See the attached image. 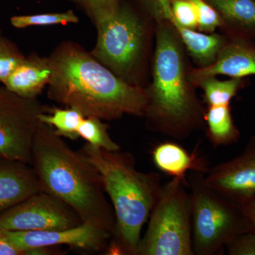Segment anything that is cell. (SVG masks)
Wrapping results in <instances>:
<instances>
[{"mask_svg":"<svg viewBox=\"0 0 255 255\" xmlns=\"http://www.w3.org/2000/svg\"><path fill=\"white\" fill-rule=\"evenodd\" d=\"M151 81L145 87L146 127L151 131L183 140L206 126V110L190 80L189 55L169 21L156 22Z\"/></svg>","mask_w":255,"mask_h":255,"instance_id":"obj_1","label":"cell"},{"mask_svg":"<svg viewBox=\"0 0 255 255\" xmlns=\"http://www.w3.org/2000/svg\"><path fill=\"white\" fill-rule=\"evenodd\" d=\"M49 59L50 100L102 120H116L124 115L144 117L145 88L119 78L92 54L65 44Z\"/></svg>","mask_w":255,"mask_h":255,"instance_id":"obj_2","label":"cell"},{"mask_svg":"<svg viewBox=\"0 0 255 255\" xmlns=\"http://www.w3.org/2000/svg\"><path fill=\"white\" fill-rule=\"evenodd\" d=\"M31 165L42 191L68 204L83 223L114 236L115 214L106 196L100 172L80 150H74L48 124H38L32 146Z\"/></svg>","mask_w":255,"mask_h":255,"instance_id":"obj_3","label":"cell"},{"mask_svg":"<svg viewBox=\"0 0 255 255\" xmlns=\"http://www.w3.org/2000/svg\"><path fill=\"white\" fill-rule=\"evenodd\" d=\"M100 172L116 217L112 254L135 255L141 231L162 190L159 172H142L128 152L109 151L85 144L80 149Z\"/></svg>","mask_w":255,"mask_h":255,"instance_id":"obj_4","label":"cell"},{"mask_svg":"<svg viewBox=\"0 0 255 255\" xmlns=\"http://www.w3.org/2000/svg\"><path fill=\"white\" fill-rule=\"evenodd\" d=\"M93 19L98 37L92 56L126 82L143 87L140 80L150 58L155 23L124 1Z\"/></svg>","mask_w":255,"mask_h":255,"instance_id":"obj_5","label":"cell"},{"mask_svg":"<svg viewBox=\"0 0 255 255\" xmlns=\"http://www.w3.org/2000/svg\"><path fill=\"white\" fill-rule=\"evenodd\" d=\"M205 173L187 175L194 255H212L243 233L253 231L243 206L208 185Z\"/></svg>","mask_w":255,"mask_h":255,"instance_id":"obj_6","label":"cell"},{"mask_svg":"<svg viewBox=\"0 0 255 255\" xmlns=\"http://www.w3.org/2000/svg\"><path fill=\"white\" fill-rule=\"evenodd\" d=\"M187 177L162 185L135 255H194Z\"/></svg>","mask_w":255,"mask_h":255,"instance_id":"obj_7","label":"cell"},{"mask_svg":"<svg viewBox=\"0 0 255 255\" xmlns=\"http://www.w3.org/2000/svg\"><path fill=\"white\" fill-rule=\"evenodd\" d=\"M46 112L36 98H23L0 87V157L31 164L38 117Z\"/></svg>","mask_w":255,"mask_h":255,"instance_id":"obj_8","label":"cell"},{"mask_svg":"<svg viewBox=\"0 0 255 255\" xmlns=\"http://www.w3.org/2000/svg\"><path fill=\"white\" fill-rule=\"evenodd\" d=\"M82 223L68 204L41 191L0 214V233L65 230Z\"/></svg>","mask_w":255,"mask_h":255,"instance_id":"obj_9","label":"cell"},{"mask_svg":"<svg viewBox=\"0 0 255 255\" xmlns=\"http://www.w3.org/2000/svg\"><path fill=\"white\" fill-rule=\"evenodd\" d=\"M8 241L17 248L21 255L30 251L60 246L90 252L105 251L112 241V233L91 225L82 223L75 228L55 231L4 232Z\"/></svg>","mask_w":255,"mask_h":255,"instance_id":"obj_10","label":"cell"},{"mask_svg":"<svg viewBox=\"0 0 255 255\" xmlns=\"http://www.w3.org/2000/svg\"><path fill=\"white\" fill-rule=\"evenodd\" d=\"M204 179L230 200L244 205L255 196V136L241 155L210 167Z\"/></svg>","mask_w":255,"mask_h":255,"instance_id":"obj_11","label":"cell"},{"mask_svg":"<svg viewBox=\"0 0 255 255\" xmlns=\"http://www.w3.org/2000/svg\"><path fill=\"white\" fill-rule=\"evenodd\" d=\"M227 37V42L212 65L191 69L189 76L195 87L201 80L210 77L226 75L231 78H244L255 75V42Z\"/></svg>","mask_w":255,"mask_h":255,"instance_id":"obj_12","label":"cell"},{"mask_svg":"<svg viewBox=\"0 0 255 255\" xmlns=\"http://www.w3.org/2000/svg\"><path fill=\"white\" fill-rule=\"evenodd\" d=\"M41 191L31 164L0 157V214Z\"/></svg>","mask_w":255,"mask_h":255,"instance_id":"obj_13","label":"cell"},{"mask_svg":"<svg viewBox=\"0 0 255 255\" xmlns=\"http://www.w3.org/2000/svg\"><path fill=\"white\" fill-rule=\"evenodd\" d=\"M51 77L49 58L32 55L23 58L3 85L23 98L36 99L45 86L49 85Z\"/></svg>","mask_w":255,"mask_h":255,"instance_id":"obj_14","label":"cell"},{"mask_svg":"<svg viewBox=\"0 0 255 255\" xmlns=\"http://www.w3.org/2000/svg\"><path fill=\"white\" fill-rule=\"evenodd\" d=\"M222 20L221 31L255 43V0H205Z\"/></svg>","mask_w":255,"mask_h":255,"instance_id":"obj_15","label":"cell"},{"mask_svg":"<svg viewBox=\"0 0 255 255\" xmlns=\"http://www.w3.org/2000/svg\"><path fill=\"white\" fill-rule=\"evenodd\" d=\"M152 157L161 172L172 177L186 178L190 171L206 174L210 168L205 159L196 154V151L189 153L173 142L157 144L152 150Z\"/></svg>","mask_w":255,"mask_h":255,"instance_id":"obj_16","label":"cell"},{"mask_svg":"<svg viewBox=\"0 0 255 255\" xmlns=\"http://www.w3.org/2000/svg\"><path fill=\"white\" fill-rule=\"evenodd\" d=\"M205 123L206 135L214 147L231 145L241 137L231 115L230 105L207 107Z\"/></svg>","mask_w":255,"mask_h":255,"instance_id":"obj_17","label":"cell"},{"mask_svg":"<svg viewBox=\"0 0 255 255\" xmlns=\"http://www.w3.org/2000/svg\"><path fill=\"white\" fill-rule=\"evenodd\" d=\"M246 86L243 78H231L220 80L216 77L203 79L196 84L204 94V101L209 106L230 105L231 100Z\"/></svg>","mask_w":255,"mask_h":255,"instance_id":"obj_18","label":"cell"},{"mask_svg":"<svg viewBox=\"0 0 255 255\" xmlns=\"http://www.w3.org/2000/svg\"><path fill=\"white\" fill-rule=\"evenodd\" d=\"M85 116L77 109L55 108L50 114H40L39 122L48 124L54 128L60 136L75 140L79 138L78 128Z\"/></svg>","mask_w":255,"mask_h":255,"instance_id":"obj_19","label":"cell"},{"mask_svg":"<svg viewBox=\"0 0 255 255\" xmlns=\"http://www.w3.org/2000/svg\"><path fill=\"white\" fill-rule=\"evenodd\" d=\"M102 119L85 117L78 128L79 137L94 147L109 151L121 150L120 145L111 137L108 126Z\"/></svg>","mask_w":255,"mask_h":255,"instance_id":"obj_20","label":"cell"},{"mask_svg":"<svg viewBox=\"0 0 255 255\" xmlns=\"http://www.w3.org/2000/svg\"><path fill=\"white\" fill-rule=\"evenodd\" d=\"M15 28H23L33 26H51L78 22V17L72 10L59 13H48L14 16L10 19Z\"/></svg>","mask_w":255,"mask_h":255,"instance_id":"obj_21","label":"cell"},{"mask_svg":"<svg viewBox=\"0 0 255 255\" xmlns=\"http://www.w3.org/2000/svg\"><path fill=\"white\" fill-rule=\"evenodd\" d=\"M24 58L14 43L0 33V82L4 83Z\"/></svg>","mask_w":255,"mask_h":255,"instance_id":"obj_22","label":"cell"},{"mask_svg":"<svg viewBox=\"0 0 255 255\" xmlns=\"http://www.w3.org/2000/svg\"><path fill=\"white\" fill-rule=\"evenodd\" d=\"M172 1L173 0H135L137 9L155 23L162 21L173 23Z\"/></svg>","mask_w":255,"mask_h":255,"instance_id":"obj_23","label":"cell"},{"mask_svg":"<svg viewBox=\"0 0 255 255\" xmlns=\"http://www.w3.org/2000/svg\"><path fill=\"white\" fill-rule=\"evenodd\" d=\"M195 5L198 16L197 31L214 33L222 27V20L218 11L205 0H191Z\"/></svg>","mask_w":255,"mask_h":255,"instance_id":"obj_24","label":"cell"},{"mask_svg":"<svg viewBox=\"0 0 255 255\" xmlns=\"http://www.w3.org/2000/svg\"><path fill=\"white\" fill-rule=\"evenodd\" d=\"M231 255H255V232L249 231L240 235L226 246Z\"/></svg>","mask_w":255,"mask_h":255,"instance_id":"obj_25","label":"cell"},{"mask_svg":"<svg viewBox=\"0 0 255 255\" xmlns=\"http://www.w3.org/2000/svg\"><path fill=\"white\" fill-rule=\"evenodd\" d=\"M86 10L92 18L112 11L123 0H73Z\"/></svg>","mask_w":255,"mask_h":255,"instance_id":"obj_26","label":"cell"},{"mask_svg":"<svg viewBox=\"0 0 255 255\" xmlns=\"http://www.w3.org/2000/svg\"><path fill=\"white\" fill-rule=\"evenodd\" d=\"M0 255H22L3 235L0 234Z\"/></svg>","mask_w":255,"mask_h":255,"instance_id":"obj_27","label":"cell"},{"mask_svg":"<svg viewBox=\"0 0 255 255\" xmlns=\"http://www.w3.org/2000/svg\"><path fill=\"white\" fill-rule=\"evenodd\" d=\"M242 206L249 219L253 231L255 232V196Z\"/></svg>","mask_w":255,"mask_h":255,"instance_id":"obj_28","label":"cell"}]
</instances>
